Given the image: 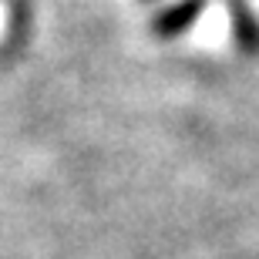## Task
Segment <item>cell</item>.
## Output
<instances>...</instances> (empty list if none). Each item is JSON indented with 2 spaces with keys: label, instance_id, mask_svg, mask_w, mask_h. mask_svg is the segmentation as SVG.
<instances>
[{
  "label": "cell",
  "instance_id": "obj_1",
  "mask_svg": "<svg viewBox=\"0 0 259 259\" xmlns=\"http://www.w3.org/2000/svg\"><path fill=\"white\" fill-rule=\"evenodd\" d=\"M205 7H209V0H175V4H168L155 14L152 30L158 37H179V34H185L199 24Z\"/></svg>",
  "mask_w": 259,
  "mask_h": 259
},
{
  "label": "cell",
  "instance_id": "obj_2",
  "mask_svg": "<svg viewBox=\"0 0 259 259\" xmlns=\"http://www.w3.org/2000/svg\"><path fill=\"white\" fill-rule=\"evenodd\" d=\"M226 10H229L232 37H236L239 51L249 58H259V17L249 7V0H226Z\"/></svg>",
  "mask_w": 259,
  "mask_h": 259
}]
</instances>
